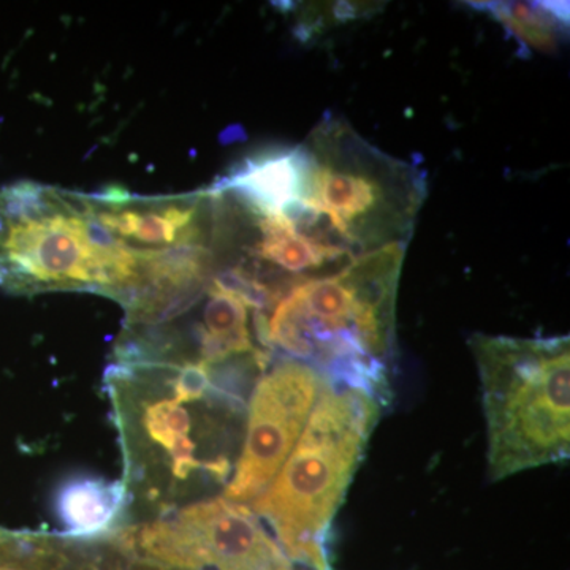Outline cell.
I'll use <instances>...</instances> for the list:
<instances>
[{"label": "cell", "instance_id": "obj_1", "mask_svg": "<svg viewBox=\"0 0 570 570\" xmlns=\"http://www.w3.org/2000/svg\"><path fill=\"white\" fill-rule=\"evenodd\" d=\"M107 373L126 456L129 497L145 499L159 515L178 509L197 483L224 482L230 461L212 452L214 409L236 404L214 384L212 365L119 354Z\"/></svg>", "mask_w": 570, "mask_h": 570}, {"label": "cell", "instance_id": "obj_2", "mask_svg": "<svg viewBox=\"0 0 570 570\" xmlns=\"http://www.w3.org/2000/svg\"><path fill=\"white\" fill-rule=\"evenodd\" d=\"M406 243L356 257L340 272L296 281L255 313L258 340L287 358L316 367L330 381L390 400L395 307Z\"/></svg>", "mask_w": 570, "mask_h": 570}, {"label": "cell", "instance_id": "obj_3", "mask_svg": "<svg viewBox=\"0 0 570 570\" xmlns=\"http://www.w3.org/2000/svg\"><path fill=\"white\" fill-rule=\"evenodd\" d=\"M387 401L325 379L302 436L250 509L287 557L305 570H332L333 520Z\"/></svg>", "mask_w": 570, "mask_h": 570}, {"label": "cell", "instance_id": "obj_4", "mask_svg": "<svg viewBox=\"0 0 570 570\" xmlns=\"http://www.w3.org/2000/svg\"><path fill=\"white\" fill-rule=\"evenodd\" d=\"M469 347L482 387L491 482L568 461L569 337L478 333Z\"/></svg>", "mask_w": 570, "mask_h": 570}, {"label": "cell", "instance_id": "obj_5", "mask_svg": "<svg viewBox=\"0 0 570 570\" xmlns=\"http://www.w3.org/2000/svg\"><path fill=\"white\" fill-rule=\"evenodd\" d=\"M305 146V202L332 217L358 257L411 238L425 200V175L363 140L343 119L326 115Z\"/></svg>", "mask_w": 570, "mask_h": 570}, {"label": "cell", "instance_id": "obj_6", "mask_svg": "<svg viewBox=\"0 0 570 570\" xmlns=\"http://www.w3.org/2000/svg\"><path fill=\"white\" fill-rule=\"evenodd\" d=\"M88 198L47 217L0 212V287L11 294L89 291L121 299L140 273V249L127 245L104 250L86 232Z\"/></svg>", "mask_w": 570, "mask_h": 570}, {"label": "cell", "instance_id": "obj_7", "mask_svg": "<svg viewBox=\"0 0 570 570\" xmlns=\"http://www.w3.org/2000/svg\"><path fill=\"white\" fill-rule=\"evenodd\" d=\"M132 560L167 570H305L262 520L225 498L205 499L112 532Z\"/></svg>", "mask_w": 570, "mask_h": 570}, {"label": "cell", "instance_id": "obj_8", "mask_svg": "<svg viewBox=\"0 0 570 570\" xmlns=\"http://www.w3.org/2000/svg\"><path fill=\"white\" fill-rule=\"evenodd\" d=\"M325 379L294 358H281L262 374L247 406L242 453L223 498L253 505L268 489L302 436Z\"/></svg>", "mask_w": 570, "mask_h": 570}, {"label": "cell", "instance_id": "obj_9", "mask_svg": "<svg viewBox=\"0 0 570 570\" xmlns=\"http://www.w3.org/2000/svg\"><path fill=\"white\" fill-rule=\"evenodd\" d=\"M309 157L305 146L269 149L246 157L234 170L214 184L213 194H232L247 212L277 216L285 205L305 200Z\"/></svg>", "mask_w": 570, "mask_h": 570}, {"label": "cell", "instance_id": "obj_10", "mask_svg": "<svg viewBox=\"0 0 570 570\" xmlns=\"http://www.w3.org/2000/svg\"><path fill=\"white\" fill-rule=\"evenodd\" d=\"M127 202L116 205L100 204V209H94L92 206L97 219L119 238H130L142 245L163 247L198 243L200 230L195 224L200 206L198 200L184 198L154 202L153 205L138 208L127 206Z\"/></svg>", "mask_w": 570, "mask_h": 570}, {"label": "cell", "instance_id": "obj_11", "mask_svg": "<svg viewBox=\"0 0 570 570\" xmlns=\"http://www.w3.org/2000/svg\"><path fill=\"white\" fill-rule=\"evenodd\" d=\"M129 504L124 483L80 479L70 482L59 494L58 510L67 535L94 539L116 530Z\"/></svg>", "mask_w": 570, "mask_h": 570}, {"label": "cell", "instance_id": "obj_12", "mask_svg": "<svg viewBox=\"0 0 570 570\" xmlns=\"http://www.w3.org/2000/svg\"><path fill=\"white\" fill-rule=\"evenodd\" d=\"M204 324L197 330L200 362L219 365L239 355L258 354L250 337L249 305L238 295L209 284Z\"/></svg>", "mask_w": 570, "mask_h": 570}, {"label": "cell", "instance_id": "obj_13", "mask_svg": "<svg viewBox=\"0 0 570 570\" xmlns=\"http://www.w3.org/2000/svg\"><path fill=\"white\" fill-rule=\"evenodd\" d=\"M254 214V213H253ZM258 238L253 247V257L268 264L277 273H288L296 279H306L307 273L317 272L333 264L322 250L296 234L284 219L277 216H257Z\"/></svg>", "mask_w": 570, "mask_h": 570}, {"label": "cell", "instance_id": "obj_14", "mask_svg": "<svg viewBox=\"0 0 570 570\" xmlns=\"http://www.w3.org/2000/svg\"><path fill=\"white\" fill-rule=\"evenodd\" d=\"M483 9L504 26L521 47L538 52H554L564 37L568 20L564 10L550 3L490 2Z\"/></svg>", "mask_w": 570, "mask_h": 570}]
</instances>
